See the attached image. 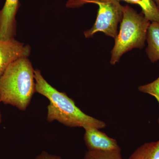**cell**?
<instances>
[{"label": "cell", "instance_id": "cell-1", "mask_svg": "<svg viewBox=\"0 0 159 159\" xmlns=\"http://www.w3.org/2000/svg\"><path fill=\"white\" fill-rule=\"evenodd\" d=\"M35 91L46 97L50 102L47 120L57 121L70 127L92 126L100 129L106 126L105 122L87 115L76 105L66 93L59 92L45 79L40 70H34Z\"/></svg>", "mask_w": 159, "mask_h": 159}, {"label": "cell", "instance_id": "cell-2", "mask_svg": "<svg viewBox=\"0 0 159 159\" xmlns=\"http://www.w3.org/2000/svg\"><path fill=\"white\" fill-rule=\"evenodd\" d=\"M34 72L28 57L12 62L0 76V102L26 111L36 93Z\"/></svg>", "mask_w": 159, "mask_h": 159}, {"label": "cell", "instance_id": "cell-3", "mask_svg": "<svg viewBox=\"0 0 159 159\" xmlns=\"http://www.w3.org/2000/svg\"><path fill=\"white\" fill-rule=\"evenodd\" d=\"M150 23L142 12L138 13L129 6H123L120 29L111 51V64L115 65L123 54L132 49L144 48Z\"/></svg>", "mask_w": 159, "mask_h": 159}, {"label": "cell", "instance_id": "cell-4", "mask_svg": "<svg viewBox=\"0 0 159 159\" xmlns=\"http://www.w3.org/2000/svg\"><path fill=\"white\" fill-rule=\"evenodd\" d=\"M90 3L96 4L99 9L96 21L90 29L84 31V36L90 38L101 32L115 39L123 16V6L118 0H90Z\"/></svg>", "mask_w": 159, "mask_h": 159}, {"label": "cell", "instance_id": "cell-5", "mask_svg": "<svg viewBox=\"0 0 159 159\" xmlns=\"http://www.w3.org/2000/svg\"><path fill=\"white\" fill-rule=\"evenodd\" d=\"M31 48L14 38L0 40V76L12 62L22 57H28Z\"/></svg>", "mask_w": 159, "mask_h": 159}, {"label": "cell", "instance_id": "cell-6", "mask_svg": "<svg viewBox=\"0 0 159 159\" xmlns=\"http://www.w3.org/2000/svg\"><path fill=\"white\" fill-rule=\"evenodd\" d=\"M20 6L19 0H6L0 11V40L14 38L16 29V16Z\"/></svg>", "mask_w": 159, "mask_h": 159}, {"label": "cell", "instance_id": "cell-7", "mask_svg": "<svg viewBox=\"0 0 159 159\" xmlns=\"http://www.w3.org/2000/svg\"><path fill=\"white\" fill-rule=\"evenodd\" d=\"M84 129V141L90 151H114L121 150L116 140L108 137L98 129L87 126Z\"/></svg>", "mask_w": 159, "mask_h": 159}, {"label": "cell", "instance_id": "cell-8", "mask_svg": "<svg viewBox=\"0 0 159 159\" xmlns=\"http://www.w3.org/2000/svg\"><path fill=\"white\" fill-rule=\"evenodd\" d=\"M146 53L152 63L159 60V20L151 22L146 36Z\"/></svg>", "mask_w": 159, "mask_h": 159}, {"label": "cell", "instance_id": "cell-9", "mask_svg": "<svg viewBox=\"0 0 159 159\" xmlns=\"http://www.w3.org/2000/svg\"><path fill=\"white\" fill-rule=\"evenodd\" d=\"M129 159H159V140L141 145Z\"/></svg>", "mask_w": 159, "mask_h": 159}, {"label": "cell", "instance_id": "cell-10", "mask_svg": "<svg viewBox=\"0 0 159 159\" xmlns=\"http://www.w3.org/2000/svg\"><path fill=\"white\" fill-rule=\"evenodd\" d=\"M131 4L139 5L142 13L152 22L159 20V10L153 0H118Z\"/></svg>", "mask_w": 159, "mask_h": 159}, {"label": "cell", "instance_id": "cell-11", "mask_svg": "<svg viewBox=\"0 0 159 159\" xmlns=\"http://www.w3.org/2000/svg\"><path fill=\"white\" fill-rule=\"evenodd\" d=\"M83 159H123L121 150L114 151H90L84 155Z\"/></svg>", "mask_w": 159, "mask_h": 159}, {"label": "cell", "instance_id": "cell-12", "mask_svg": "<svg viewBox=\"0 0 159 159\" xmlns=\"http://www.w3.org/2000/svg\"><path fill=\"white\" fill-rule=\"evenodd\" d=\"M138 89L141 93L149 94L154 97L158 102L159 107V77L150 83L140 86ZM158 122L159 124V116Z\"/></svg>", "mask_w": 159, "mask_h": 159}, {"label": "cell", "instance_id": "cell-13", "mask_svg": "<svg viewBox=\"0 0 159 159\" xmlns=\"http://www.w3.org/2000/svg\"><path fill=\"white\" fill-rule=\"evenodd\" d=\"M90 3V0H68L66 6L69 8H77Z\"/></svg>", "mask_w": 159, "mask_h": 159}, {"label": "cell", "instance_id": "cell-14", "mask_svg": "<svg viewBox=\"0 0 159 159\" xmlns=\"http://www.w3.org/2000/svg\"><path fill=\"white\" fill-rule=\"evenodd\" d=\"M34 159H61V157L57 156L51 154L46 151H43Z\"/></svg>", "mask_w": 159, "mask_h": 159}, {"label": "cell", "instance_id": "cell-15", "mask_svg": "<svg viewBox=\"0 0 159 159\" xmlns=\"http://www.w3.org/2000/svg\"><path fill=\"white\" fill-rule=\"evenodd\" d=\"M153 1L159 10V0H153Z\"/></svg>", "mask_w": 159, "mask_h": 159}, {"label": "cell", "instance_id": "cell-16", "mask_svg": "<svg viewBox=\"0 0 159 159\" xmlns=\"http://www.w3.org/2000/svg\"><path fill=\"white\" fill-rule=\"evenodd\" d=\"M1 103V102H0ZM2 122V113H1V110H0V125H1V123Z\"/></svg>", "mask_w": 159, "mask_h": 159}]
</instances>
